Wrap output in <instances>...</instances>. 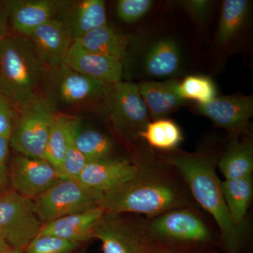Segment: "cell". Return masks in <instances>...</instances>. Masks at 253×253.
<instances>
[{"label": "cell", "mask_w": 253, "mask_h": 253, "mask_svg": "<svg viewBox=\"0 0 253 253\" xmlns=\"http://www.w3.org/2000/svg\"><path fill=\"white\" fill-rule=\"evenodd\" d=\"M74 42L83 49L113 58L123 64L130 44L127 37L109 24L89 32Z\"/></svg>", "instance_id": "21"}, {"label": "cell", "mask_w": 253, "mask_h": 253, "mask_svg": "<svg viewBox=\"0 0 253 253\" xmlns=\"http://www.w3.org/2000/svg\"><path fill=\"white\" fill-rule=\"evenodd\" d=\"M221 190L231 219L243 227L248 210L252 201L253 176L221 181Z\"/></svg>", "instance_id": "23"}, {"label": "cell", "mask_w": 253, "mask_h": 253, "mask_svg": "<svg viewBox=\"0 0 253 253\" xmlns=\"http://www.w3.org/2000/svg\"><path fill=\"white\" fill-rule=\"evenodd\" d=\"M200 114L219 127L232 133H245L253 116L252 96H221L206 104L196 106Z\"/></svg>", "instance_id": "13"}, {"label": "cell", "mask_w": 253, "mask_h": 253, "mask_svg": "<svg viewBox=\"0 0 253 253\" xmlns=\"http://www.w3.org/2000/svg\"><path fill=\"white\" fill-rule=\"evenodd\" d=\"M101 207L71 214L43 224L38 235L54 236L81 244L93 238L96 224L104 214Z\"/></svg>", "instance_id": "19"}, {"label": "cell", "mask_w": 253, "mask_h": 253, "mask_svg": "<svg viewBox=\"0 0 253 253\" xmlns=\"http://www.w3.org/2000/svg\"><path fill=\"white\" fill-rule=\"evenodd\" d=\"M73 41L89 32L108 24L104 0L67 1L59 16Z\"/></svg>", "instance_id": "18"}, {"label": "cell", "mask_w": 253, "mask_h": 253, "mask_svg": "<svg viewBox=\"0 0 253 253\" xmlns=\"http://www.w3.org/2000/svg\"><path fill=\"white\" fill-rule=\"evenodd\" d=\"M250 4L247 0L223 1L216 36L217 44L225 45L238 36L249 16Z\"/></svg>", "instance_id": "25"}, {"label": "cell", "mask_w": 253, "mask_h": 253, "mask_svg": "<svg viewBox=\"0 0 253 253\" xmlns=\"http://www.w3.org/2000/svg\"><path fill=\"white\" fill-rule=\"evenodd\" d=\"M0 253H24V249H12V248H10V249L0 251Z\"/></svg>", "instance_id": "38"}, {"label": "cell", "mask_w": 253, "mask_h": 253, "mask_svg": "<svg viewBox=\"0 0 253 253\" xmlns=\"http://www.w3.org/2000/svg\"><path fill=\"white\" fill-rule=\"evenodd\" d=\"M81 244L54 236L38 235L24 249V253H71Z\"/></svg>", "instance_id": "30"}, {"label": "cell", "mask_w": 253, "mask_h": 253, "mask_svg": "<svg viewBox=\"0 0 253 253\" xmlns=\"http://www.w3.org/2000/svg\"><path fill=\"white\" fill-rule=\"evenodd\" d=\"M42 224L35 213L33 200L13 189L0 194V235L10 247L26 249Z\"/></svg>", "instance_id": "8"}, {"label": "cell", "mask_w": 253, "mask_h": 253, "mask_svg": "<svg viewBox=\"0 0 253 253\" xmlns=\"http://www.w3.org/2000/svg\"><path fill=\"white\" fill-rule=\"evenodd\" d=\"M7 21V12H6V6H4V9H0V41H2L9 33H8Z\"/></svg>", "instance_id": "35"}, {"label": "cell", "mask_w": 253, "mask_h": 253, "mask_svg": "<svg viewBox=\"0 0 253 253\" xmlns=\"http://www.w3.org/2000/svg\"><path fill=\"white\" fill-rule=\"evenodd\" d=\"M179 2L181 7L198 24H204L207 21L211 12L212 1L208 0H185Z\"/></svg>", "instance_id": "32"}, {"label": "cell", "mask_w": 253, "mask_h": 253, "mask_svg": "<svg viewBox=\"0 0 253 253\" xmlns=\"http://www.w3.org/2000/svg\"><path fill=\"white\" fill-rule=\"evenodd\" d=\"M14 111L4 100L0 99V136L11 138L14 131Z\"/></svg>", "instance_id": "33"}, {"label": "cell", "mask_w": 253, "mask_h": 253, "mask_svg": "<svg viewBox=\"0 0 253 253\" xmlns=\"http://www.w3.org/2000/svg\"><path fill=\"white\" fill-rule=\"evenodd\" d=\"M139 138L154 149L164 151H174L184 139L180 126L166 118L150 121Z\"/></svg>", "instance_id": "26"}, {"label": "cell", "mask_w": 253, "mask_h": 253, "mask_svg": "<svg viewBox=\"0 0 253 253\" xmlns=\"http://www.w3.org/2000/svg\"><path fill=\"white\" fill-rule=\"evenodd\" d=\"M51 73L28 37L8 33L0 41V99L16 113L49 97Z\"/></svg>", "instance_id": "2"}, {"label": "cell", "mask_w": 253, "mask_h": 253, "mask_svg": "<svg viewBox=\"0 0 253 253\" xmlns=\"http://www.w3.org/2000/svg\"><path fill=\"white\" fill-rule=\"evenodd\" d=\"M154 4L151 0H120L116 6V15L123 22L136 23L149 12Z\"/></svg>", "instance_id": "31"}, {"label": "cell", "mask_w": 253, "mask_h": 253, "mask_svg": "<svg viewBox=\"0 0 253 253\" xmlns=\"http://www.w3.org/2000/svg\"><path fill=\"white\" fill-rule=\"evenodd\" d=\"M224 179L253 176V144L251 140H233L217 162Z\"/></svg>", "instance_id": "22"}, {"label": "cell", "mask_w": 253, "mask_h": 253, "mask_svg": "<svg viewBox=\"0 0 253 253\" xmlns=\"http://www.w3.org/2000/svg\"><path fill=\"white\" fill-rule=\"evenodd\" d=\"M106 101L110 121L118 135L126 141L139 138L150 117L139 84L121 81L113 84Z\"/></svg>", "instance_id": "7"}, {"label": "cell", "mask_w": 253, "mask_h": 253, "mask_svg": "<svg viewBox=\"0 0 253 253\" xmlns=\"http://www.w3.org/2000/svg\"><path fill=\"white\" fill-rule=\"evenodd\" d=\"M113 85L76 72L64 64L51 71L48 96L55 106L75 108L99 98L106 99Z\"/></svg>", "instance_id": "10"}, {"label": "cell", "mask_w": 253, "mask_h": 253, "mask_svg": "<svg viewBox=\"0 0 253 253\" xmlns=\"http://www.w3.org/2000/svg\"><path fill=\"white\" fill-rule=\"evenodd\" d=\"M154 253H180L176 252V251H172V250H169L167 249H164V248L159 247V246H156V249L154 250Z\"/></svg>", "instance_id": "37"}, {"label": "cell", "mask_w": 253, "mask_h": 253, "mask_svg": "<svg viewBox=\"0 0 253 253\" xmlns=\"http://www.w3.org/2000/svg\"><path fill=\"white\" fill-rule=\"evenodd\" d=\"M75 143L80 152L88 163L100 162L113 159L114 146L111 139L101 131L95 129L78 130Z\"/></svg>", "instance_id": "27"}, {"label": "cell", "mask_w": 253, "mask_h": 253, "mask_svg": "<svg viewBox=\"0 0 253 253\" xmlns=\"http://www.w3.org/2000/svg\"><path fill=\"white\" fill-rule=\"evenodd\" d=\"M94 239L101 242L103 253H154L144 221H134L122 214L104 212L96 224Z\"/></svg>", "instance_id": "9"}, {"label": "cell", "mask_w": 253, "mask_h": 253, "mask_svg": "<svg viewBox=\"0 0 253 253\" xmlns=\"http://www.w3.org/2000/svg\"><path fill=\"white\" fill-rule=\"evenodd\" d=\"M9 138L0 136V172L6 171V163L9 157Z\"/></svg>", "instance_id": "34"}, {"label": "cell", "mask_w": 253, "mask_h": 253, "mask_svg": "<svg viewBox=\"0 0 253 253\" xmlns=\"http://www.w3.org/2000/svg\"><path fill=\"white\" fill-rule=\"evenodd\" d=\"M78 126H80L79 120L72 116L58 112L54 118L46 144L44 160L58 173L61 169L71 134Z\"/></svg>", "instance_id": "24"}, {"label": "cell", "mask_w": 253, "mask_h": 253, "mask_svg": "<svg viewBox=\"0 0 253 253\" xmlns=\"http://www.w3.org/2000/svg\"><path fill=\"white\" fill-rule=\"evenodd\" d=\"M161 161L180 174L195 202L214 219L226 253H243L246 233L243 227L236 226L231 219L223 196L221 181L216 173L215 160L204 153L176 151Z\"/></svg>", "instance_id": "3"}, {"label": "cell", "mask_w": 253, "mask_h": 253, "mask_svg": "<svg viewBox=\"0 0 253 253\" xmlns=\"http://www.w3.org/2000/svg\"><path fill=\"white\" fill-rule=\"evenodd\" d=\"M137 169L138 164L122 158L88 163L77 181L104 194L130 180Z\"/></svg>", "instance_id": "16"}, {"label": "cell", "mask_w": 253, "mask_h": 253, "mask_svg": "<svg viewBox=\"0 0 253 253\" xmlns=\"http://www.w3.org/2000/svg\"><path fill=\"white\" fill-rule=\"evenodd\" d=\"M80 126L74 129L68 141L67 149L59 174L61 179L78 180L88 161L80 152L75 143V136L79 130Z\"/></svg>", "instance_id": "29"}, {"label": "cell", "mask_w": 253, "mask_h": 253, "mask_svg": "<svg viewBox=\"0 0 253 253\" xmlns=\"http://www.w3.org/2000/svg\"><path fill=\"white\" fill-rule=\"evenodd\" d=\"M104 193L89 189L79 181L60 179L33 200L34 211L42 224L100 207Z\"/></svg>", "instance_id": "5"}, {"label": "cell", "mask_w": 253, "mask_h": 253, "mask_svg": "<svg viewBox=\"0 0 253 253\" xmlns=\"http://www.w3.org/2000/svg\"><path fill=\"white\" fill-rule=\"evenodd\" d=\"M10 248L11 247H10L7 243L5 241V240L3 239L2 236L0 235V251L10 249Z\"/></svg>", "instance_id": "39"}, {"label": "cell", "mask_w": 253, "mask_h": 253, "mask_svg": "<svg viewBox=\"0 0 253 253\" xmlns=\"http://www.w3.org/2000/svg\"><path fill=\"white\" fill-rule=\"evenodd\" d=\"M193 201L180 174L161 161L138 164L130 180L104 193L100 207L104 212L135 213L149 219L171 210L194 209Z\"/></svg>", "instance_id": "1"}, {"label": "cell", "mask_w": 253, "mask_h": 253, "mask_svg": "<svg viewBox=\"0 0 253 253\" xmlns=\"http://www.w3.org/2000/svg\"><path fill=\"white\" fill-rule=\"evenodd\" d=\"M57 113L49 97L25 110L10 138V147L21 156L44 160L50 130Z\"/></svg>", "instance_id": "6"}, {"label": "cell", "mask_w": 253, "mask_h": 253, "mask_svg": "<svg viewBox=\"0 0 253 253\" xmlns=\"http://www.w3.org/2000/svg\"><path fill=\"white\" fill-rule=\"evenodd\" d=\"M182 59L180 45L175 38L163 36L146 43L139 52L138 61L144 76L172 79L181 71Z\"/></svg>", "instance_id": "12"}, {"label": "cell", "mask_w": 253, "mask_h": 253, "mask_svg": "<svg viewBox=\"0 0 253 253\" xmlns=\"http://www.w3.org/2000/svg\"><path fill=\"white\" fill-rule=\"evenodd\" d=\"M177 94L184 101L193 100L197 104H206L217 96L214 82L208 76L193 75L186 76L176 86Z\"/></svg>", "instance_id": "28"}, {"label": "cell", "mask_w": 253, "mask_h": 253, "mask_svg": "<svg viewBox=\"0 0 253 253\" xmlns=\"http://www.w3.org/2000/svg\"><path fill=\"white\" fill-rule=\"evenodd\" d=\"M12 189L32 200L49 189L61 178L45 160L18 155L11 162L9 172Z\"/></svg>", "instance_id": "11"}, {"label": "cell", "mask_w": 253, "mask_h": 253, "mask_svg": "<svg viewBox=\"0 0 253 253\" xmlns=\"http://www.w3.org/2000/svg\"><path fill=\"white\" fill-rule=\"evenodd\" d=\"M8 183V176L6 172H0V194L5 191L6 184Z\"/></svg>", "instance_id": "36"}, {"label": "cell", "mask_w": 253, "mask_h": 253, "mask_svg": "<svg viewBox=\"0 0 253 253\" xmlns=\"http://www.w3.org/2000/svg\"><path fill=\"white\" fill-rule=\"evenodd\" d=\"M67 1L16 0L4 3L15 33L27 36L33 30L59 16Z\"/></svg>", "instance_id": "15"}, {"label": "cell", "mask_w": 253, "mask_h": 253, "mask_svg": "<svg viewBox=\"0 0 253 253\" xmlns=\"http://www.w3.org/2000/svg\"><path fill=\"white\" fill-rule=\"evenodd\" d=\"M178 83L179 81L176 80L168 79L163 82H144L139 84L141 97L153 121L166 118L185 103L176 92Z\"/></svg>", "instance_id": "20"}, {"label": "cell", "mask_w": 253, "mask_h": 253, "mask_svg": "<svg viewBox=\"0 0 253 253\" xmlns=\"http://www.w3.org/2000/svg\"><path fill=\"white\" fill-rule=\"evenodd\" d=\"M36 46L41 59L54 71L66 64L73 41L64 23L54 18L33 30L27 36Z\"/></svg>", "instance_id": "14"}, {"label": "cell", "mask_w": 253, "mask_h": 253, "mask_svg": "<svg viewBox=\"0 0 253 253\" xmlns=\"http://www.w3.org/2000/svg\"><path fill=\"white\" fill-rule=\"evenodd\" d=\"M66 65L76 72L110 84L121 81L124 67L121 61L87 51L76 42L68 53Z\"/></svg>", "instance_id": "17"}, {"label": "cell", "mask_w": 253, "mask_h": 253, "mask_svg": "<svg viewBox=\"0 0 253 253\" xmlns=\"http://www.w3.org/2000/svg\"><path fill=\"white\" fill-rule=\"evenodd\" d=\"M193 210L177 208L144 220L150 239L156 246L176 252L177 247H194L211 243V231Z\"/></svg>", "instance_id": "4"}]
</instances>
